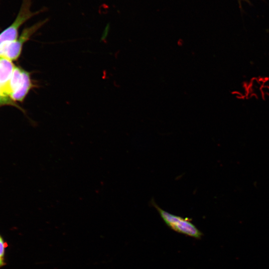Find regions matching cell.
<instances>
[{
    "instance_id": "5b68a950",
    "label": "cell",
    "mask_w": 269,
    "mask_h": 269,
    "mask_svg": "<svg viewBox=\"0 0 269 269\" xmlns=\"http://www.w3.org/2000/svg\"><path fill=\"white\" fill-rule=\"evenodd\" d=\"M14 68L11 60L0 57V101L6 100V90Z\"/></svg>"
},
{
    "instance_id": "6da1fadb",
    "label": "cell",
    "mask_w": 269,
    "mask_h": 269,
    "mask_svg": "<svg viewBox=\"0 0 269 269\" xmlns=\"http://www.w3.org/2000/svg\"><path fill=\"white\" fill-rule=\"evenodd\" d=\"M33 87L30 73L15 66L6 90V100L9 98L14 101L22 102Z\"/></svg>"
},
{
    "instance_id": "ba28073f",
    "label": "cell",
    "mask_w": 269,
    "mask_h": 269,
    "mask_svg": "<svg viewBox=\"0 0 269 269\" xmlns=\"http://www.w3.org/2000/svg\"><path fill=\"white\" fill-rule=\"evenodd\" d=\"M5 265L6 263L5 262L4 259L0 258V268L4 266Z\"/></svg>"
},
{
    "instance_id": "9c48e42d",
    "label": "cell",
    "mask_w": 269,
    "mask_h": 269,
    "mask_svg": "<svg viewBox=\"0 0 269 269\" xmlns=\"http://www.w3.org/2000/svg\"><path fill=\"white\" fill-rule=\"evenodd\" d=\"M244 0V1H247L249 2V0Z\"/></svg>"
},
{
    "instance_id": "7a4b0ae2",
    "label": "cell",
    "mask_w": 269,
    "mask_h": 269,
    "mask_svg": "<svg viewBox=\"0 0 269 269\" xmlns=\"http://www.w3.org/2000/svg\"><path fill=\"white\" fill-rule=\"evenodd\" d=\"M151 204L158 212L164 222L171 229L197 239L201 238L202 233L188 218L172 214L160 208L153 200L151 201Z\"/></svg>"
},
{
    "instance_id": "3957f363",
    "label": "cell",
    "mask_w": 269,
    "mask_h": 269,
    "mask_svg": "<svg viewBox=\"0 0 269 269\" xmlns=\"http://www.w3.org/2000/svg\"><path fill=\"white\" fill-rule=\"evenodd\" d=\"M46 22L47 19L38 22L24 29L18 39L0 44V57L6 58L11 61L17 59L21 53L23 43Z\"/></svg>"
},
{
    "instance_id": "52a82bcc",
    "label": "cell",
    "mask_w": 269,
    "mask_h": 269,
    "mask_svg": "<svg viewBox=\"0 0 269 269\" xmlns=\"http://www.w3.org/2000/svg\"><path fill=\"white\" fill-rule=\"evenodd\" d=\"M261 90L262 94L269 96V86H263L261 87Z\"/></svg>"
},
{
    "instance_id": "8992f818",
    "label": "cell",
    "mask_w": 269,
    "mask_h": 269,
    "mask_svg": "<svg viewBox=\"0 0 269 269\" xmlns=\"http://www.w3.org/2000/svg\"><path fill=\"white\" fill-rule=\"evenodd\" d=\"M7 247V243L0 235V258L4 259L5 249Z\"/></svg>"
},
{
    "instance_id": "277c9868",
    "label": "cell",
    "mask_w": 269,
    "mask_h": 269,
    "mask_svg": "<svg viewBox=\"0 0 269 269\" xmlns=\"http://www.w3.org/2000/svg\"><path fill=\"white\" fill-rule=\"evenodd\" d=\"M34 14L35 13L30 10V0H25L14 22L0 34V45L4 42L16 40L19 27Z\"/></svg>"
}]
</instances>
